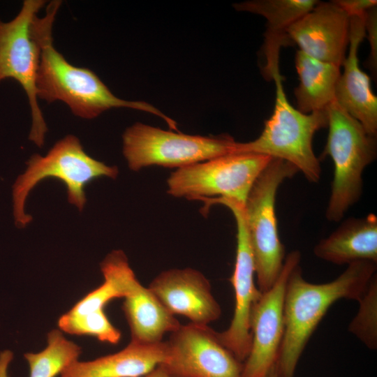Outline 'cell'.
Instances as JSON below:
<instances>
[{
    "instance_id": "obj_1",
    "label": "cell",
    "mask_w": 377,
    "mask_h": 377,
    "mask_svg": "<svg viewBox=\"0 0 377 377\" xmlns=\"http://www.w3.org/2000/svg\"><path fill=\"white\" fill-rule=\"evenodd\" d=\"M61 5V1H50L45 15H36L31 24V34L39 49L38 98L48 103L62 101L75 115L88 119L115 108L138 110L161 117L171 130L177 131L176 121L159 110L144 101L117 97L93 71L73 66L56 50L52 27Z\"/></svg>"
},
{
    "instance_id": "obj_2",
    "label": "cell",
    "mask_w": 377,
    "mask_h": 377,
    "mask_svg": "<svg viewBox=\"0 0 377 377\" xmlns=\"http://www.w3.org/2000/svg\"><path fill=\"white\" fill-rule=\"evenodd\" d=\"M376 271V263L357 261L333 281L312 283L300 264L293 268L284 296V332L275 364L279 377H294L309 338L332 304L343 298L358 301Z\"/></svg>"
},
{
    "instance_id": "obj_3",
    "label": "cell",
    "mask_w": 377,
    "mask_h": 377,
    "mask_svg": "<svg viewBox=\"0 0 377 377\" xmlns=\"http://www.w3.org/2000/svg\"><path fill=\"white\" fill-rule=\"evenodd\" d=\"M272 78L276 87L273 113L256 139L237 142L235 153L260 154L282 159L295 166L309 182L318 183L321 167L313 149V138L317 131L327 127V110L301 112L288 102L279 71Z\"/></svg>"
},
{
    "instance_id": "obj_4",
    "label": "cell",
    "mask_w": 377,
    "mask_h": 377,
    "mask_svg": "<svg viewBox=\"0 0 377 377\" xmlns=\"http://www.w3.org/2000/svg\"><path fill=\"white\" fill-rule=\"evenodd\" d=\"M327 114L329 131L321 157L331 158L334 176L325 216L338 222L362 195L363 172L376 157V137L335 101Z\"/></svg>"
},
{
    "instance_id": "obj_5",
    "label": "cell",
    "mask_w": 377,
    "mask_h": 377,
    "mask_svg": "<svg viewBox=\"0 0 377 377\" xmlns=\"http://www.w3.org/2000/svg\"><path fill=\"white\" fill-rule=\"evenodd\" d=\"M27 168L20 175L13 188V215L15 226L26 227L32 217L24 212L25 202L31 190L45 178L61 181L67 188L68 200L82 211L85 203L84 187L92 180L107 177L115 179L117 166H109L89 156L79 139L69 135L58 141L45 156L33 154Z\"/></svg>"
},
{
    "instance_id": "obj_6",
    "label": "cell",
    "mask_w": 377,
    "mask_h": 377,
    "mask_svg": "<svg viewBox=\"0 0 377 377\" xmlns=\"http://www.w3.org/2000/svg\"><path fill=\"white\" fill-rule=\"evenodd\" d=\"M297 172V168L290 163L272 158L255 181L244 205L255 275L262 293L273 286L286 258L277 226L276 193L280 185Z\"/></svg>"
},
{
    "instance_id": "obj_7",
    "label": "cell",
    "mask_w": 377,
    "mask_h": 377,
    "mask_svg": "<svg viewBox=\"0 0 377 377\" xmlns=\"http://www.w3.org/2000/svg\"><path fill=\"white\" fill-rule=\"evenodd\" d=\"M123 154L129 168L156 165L177 169L235 153L237 142L228 134L188 135L137 122L123 136Z\"/></svg>"
},
{
    "instance_id": "obj_8",
    "label": "cell",
    "mask_w": 377,
    "mask_h": 377,
    "mask_svg": "<svg viewBox=\"0 0 377 377\" xmlns=\"http://www.w3.org/2000/svg\"><path fill=\"white\" fill-rule=\"evenodd\" d=\"M272 158L254 153H230L171 172L167 192L193 200L227 198L244 205L255 181Z\"/></svg>"
},
{
    "instance_id": "obj_9",
    "label": "cell",
    "mask_w": 377,
    "mask_h": 377,
    "mask_svg": "<svg viewBox=\"0 0 377 377\" xmlns=\"http://www.w3.org/2000/svg\"><path fill=\"white\" fill-rule=\"evenodd\" d=\"M45 3L44 0H25L13 20L6 22L0 19V82L12 78L23 88L31 114L29 138L39 147L44 145L47 127L36 91L39 49L31 36L30 27Z\"/></svg>"
},
{
    "instance_id": "obj_10",
    "label": "cell",
    "mask_w": 377,
    "mask_h": 377,
    "mask_svg": "<svg viewBox=\"0 0 377 377\" xmlns=\"http://www.w3.org/2000/svg\"><path fill=\"white\" fill-rule=\"evenodd\" d=\"M159 367L172 377H242L243 363L208 325L189 323L171 333Z\"/></svg>"
},
{
    "instance_id": "obj_11",
    "label": "cell",
    "mask_w": 377,
    "mask_h": 377,
    "mask_svg": "<svg viewBox=\"0 0 377 377\" xmlns=\"http://www.w3.org/2000/svg\"><path fill=\"white\" fill-rule=\"evenodd\" d=\"M301 254L293 251L285 258L273 284L253 304L249 320L251 349L243 362L242 377H265L275 367L284 332L283 304L286 283Z\"/></svg>"
},
{
    "instance_id": "obj_12",
    "label": "cell",
    "mask_w": 377,
    "mask_h": 377,
    "mask_svg": "<svg viewBox=\"0 0 377 377\" xmlns=\"http://www.w3.org/2000/svg\"><path fill=\"white\" fill-rule=\"evenodd\" d=\"M212 203L228 208L236 223L235 263L230 278L235 294V309L229 327L218 332V336L222 343L243 363L251 349V311L262 292L255 283V266L245 223L244 204L227 198H214Z\"/></svg>"
},
{
    "instance_id": "obj_13",
    "label": "cell",
    "mask_w": 377,
    "mask_h": 377,
    "mask_svg": "<svg viewBox=\"0 0 377 377\" xmlns=\"http://www.w3.org/2000/svg\"><path fill=\"white\" fill-rule=\"evenodd\" d=\"M350 17L332 1H319L287 30L290 42L316 59L341 67L349 45Z\"/></svg>"
},
{
    "instance_id": "obj_14",
    "label": "cell",
    "mask_w": 377,
    "mask_h": 377,
    "mask_svg": "<svg viewBox=\"0 0 377 377\" xmlns=\"http://www.w3.org/2000/svg\"><path fill=\"white\" fill-rule=\"evenodd\" d=\"M148 288L171 314L184 316L190 323L208 325L221 315L209 281L195 269L174 268L161 272Z\"/></svg>"
},
{
    "instance_id": "obj_15",
    "label": "cell",
    "mask_w": 377,
    "mask_h": 377,
    "mask_svg": "<svg viewBox=\"0 0 377 377\" xmlns=\"http://www.w3.org/2000/svg\"><path fill=\"white\" fill-rule=\"evenodd\" d=\"M364 15L350 17L348 51L337 84L335 102L357 119L369 134L376 137L377 98L371 90L369 77L360 67L358 59L359 47L365 37Z\"/></svg>"
},
{
    "instance_id": "obj_16",
    "label": "cell",
    "mask_w": 377,
    "mask_h": 377,
    "mask_svg": "<svg viewBox=\"0 0 377 377\" xmlns=\"http://www.w3.org/2000/svg\"><path fill=\"white\" fill-rule=\"evenodd\" d=\"M168 356L166 341H131L124 349L91 361L77 360L60 377H141L163 364Z\"/></svg>"
},
{
    "instance_id": "obj_17",
    "label": "cell",
    "mask_w": 377,
    "mask_h": 377,
    "mask_svg": "<svg viewBox=\"0 0 377 377\" xmlns=\"http://www.w3.org/2000/svg\"><path fill=\"white\" fill-rule=\"evenodd\" d=\"M316 257L337 264L357 261L377 263V216L373 213L343 221L313 248Z\"/></svg>"
},
{
    "instance_id": "obj_18",
    "label": "cell",
    "mask_w": 377,
    "mask_h": 377,
    "mask_svg": "<svg viewBox=\"0 0 377 377\" xmlns=\"http://www.w3.org/2000/svg\"><path fill=\"white\" fill-rule=\"evenodd\" d=\"M122 309L128 321L131 341L156 343L162 341L163 335L173 332L180 325L148 288L134 278L124 297Z\"/></svg>"
},
{
    "instance_id": "obj_19",
    "label": "cell",
    "mask_w": 377,
    "mask_h": 377,
    "mask_svg": "<svg viewBox=\"0 0 377 377\" xmlns=\"http://www.w3.org/2000/svg\"><path fill=\"white\" fill-rule=\"evenodd\" d=\"M318 2L317 0H253L233 5L237 10L260 15L267 20L264 47L266 64L263 71L268 77L279 68L281 47L290 42L288 29Z\"/></svg>"
},
{
    "instance_id": "obj_20",
    "label": "cell",
    "mask_w": 377,
    "mask_h": 377,
    "mask_svg": "<svg viewBox=\"0 0 377 377\" xmlns=\"http://www.w3.org/2000/svg\"><path fill=\"white\" fill-rule=\"evenodd\" d=\"M295 68L300 79L294 90L297 109L304 114L327 110L335 101L341 67L312 58L298 50Z\"/></svg>"
},
{
    "instance_id": "obj_21",
    "label": "cell",
    "mask_w": 377,
    "mask_h": 377,
    "mask_svg": "<svg viewBox=\"0 0 377 377\" xmlns=\"http://www.w3.org/2000/svg\"><path fill=\"white\" fill-rule=\"evenodd\" d=\"M82 348L68 339L59 329L51 330L47 346L38 353L24 355L29 367V377H55L79 360Z\"/></svg>"
},
{
    "instance_id": "obj_22",
    "label": "cell",
    "mask_w": 377,
    "mask_h": 377,
    "mask_svg": "<svg viewBox=\"0 0 377 377\" xmlns=\"http://www.w3.org/2000/svg\"><path fill=\"white\" fill-rule=\"evenodd\" d=\"M58 327L63 332L89 335L112 344L117 343L121 337L120 331L111 323L104 309L80 316L66 312L59 318Z\"/></svg>"
},
{
    "instance_id": "obj_23",
    "label": "cell",
    "mask_w": 377,
    "mask_h": 377,
    "mask_svg": "<svg viewBox=\"0 0 377 377\" xmlns=\"http://www.w3.org/2000/svg\"><path fill=\"white\" fill-rule=\"evenodd\" d=\"M357 314L348 326V330L367 348H377V276H372L364 293L359 299Z\"/></svg>"
},
{
    "instance_id": "obj_24",
    "label": "cell",
    "mask_w": 377,
    "mask_h": 377,
    "mask_svg": "<svg viewBox=\"0 0 377 377\" xmlns=\"http://www.w3.org/2000/svg\"><path fill=\"white\" fill-rule=\"evenodd\" d=\"M365 36L367 37L370 51L366 66L373 75H376L377 70V9L376 6L369 9L364 15Z\"/></svg>"
},
{
    "instance_id": "obj_25",
    "label": "cell",
    "mask_w": 377,
    "mask_h": 377,
    "mask_svg": "<svg viewBox=\"0 0 377 377\" xmlns=\"http://www.w3.org/2000/svg\"><path fill=\"white\" fill-rule=\"evenodd\" d=\"M350 17L364 16L366 12L377 6L375 0H336L332 1Z\"/></svg>"
},
{
    "instance_id": "obj_26",
    "label": "cell",
    "mask_w": 377,
    "mask_h": 377,
    "mask_svg": "<svg viewBox=\"0 0 377 377\" xmlns=\"http://www.w3.org/2000/svg\"><path fill=\"white\" fill-rule=\"evenodd\" d=\"M13 358V353L9 350L0 353V377H9L8 368Z\"/></svg>"
},
{
    "instance_id": "obj_27",
    "label": "cell",
    "mask_w": 377,
    "mask_h": 377,
    "mask_svg": "<svg viewBox=\"0 0 377 377\" xmlns=\"http://www.w3.org/2000/svg\"><path fill=\"white\" fill-rule=\"evenodd\" d=\"M141 377H172L163 370L159 366L156 367L149 373Z\"/></svg>"
},
{
    "instance_id": "obj_28",
    "label": "cell",
    "mask_w": 377,
    "mask_h": 377,
    "mask_svg": "<svg viewBox=\"0 0 377 377\" xmlns=\"http://www.w3.org/2000/svg\"><path fill=\"white\" fill-rule=\"evenodd\" d=\"M265 377H279L275 371V367L269 372Z\"/></svg>"
}]
</instances>
